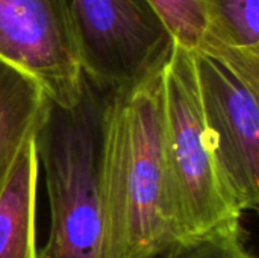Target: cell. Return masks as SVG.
Segmentation results:
<instances>
[{
    "instance_id": "obj_1",
    "label": "cell",
    "mask_w": 259,
    "mask_h": 258,
    "mask_svg": "<svg viewBox=\"0 0 259 258\" xmlns=\"http://www.w3.org/2000/svg\"><path fill=\"white\" fill-rule=\"evenodd\" d=\"M164 65L111 99L102 172V258H159L175 246L164 164Z\"/></svg>"
},
{
    "instance_id": "obj_2",
    "label": "cell",
    "mask_w": 259,
    "mask_h": 258,
    "mask_svg": "<svg viewBox=\"0 0 259 258\" xmlns=\"http://www.w3.org/2000/svg\"><path fill=\"white\" fill-rule=\"evenodd\" d=\"M112 94L83 78L74 106L62 108L49 100L35 134L50 208L49 239L38 258H102V172Z\"/></svg>"
},
{
    "instance_id": "obj_3",
    "label": "cell",
    "mask_w": 259,
    "mask_h": 258,
    "mask_svg": "<svg viewBox=\"0 0 259 258\" xmlns=\"http://www.w3.org/2000/svg\"><path fill=\"white\" fill-rule=\"evenodd\" d=\"M162 97L167 205L178 246L241 220V211L217 164L194 55L176 43L164 65Z\"/></svg>"
},
{
    "instance_id": "obj_4",
    "label": "cell",
    "mask_w": 259,
    "mask_h": 258,
    "mask_svg": "<svg viewBox=\"0 0 259 258\" xmlns=\"http://www.w3.org/2000/svg\"><path fill=\"white\" fill-rule=\"evenodd\" d=\"M83 78L109 93L162 67L175 40L149 0H68Z\"/></svg>"
},
{
    "instance_id": "obj_5",
    "label": "cell",
    "mask_w": 259,
    "mask_h": 258,
    "mask_svg": "<svg viewBox=\"0 0 259 258\" xmlns=\"http://www.w3.org/2000/svg\"><path fill=\"white\" fill-rule=\"evenodd\" d=\"M0 59L33 78L52 103L74 106L83 73L68 0H0Z\"/></svg>"
},
{
    "instance_id": "obj_6",
    "label": "cell",
    "mask_w": 259,
    "mask_h": 258,
    "mask_svg": "<svg viewBox=\"0 0 259 258\" xmlns=\"http://www.w3.org/2000/svg\"><path fill=\"white\" fill-rule=\"evenodd\" d=\"M206 128L240 211L259 205V91L203 52H193Z\"/></svg>"
},
{
    "instance_id": "obj_7",
    "label": "cell",
    "mask_w": 259,
    "mask_h": 258,
    "mask_svg": "<svg viewBox=\"0 0 259 258\" xmlns=\"http://www.w3.org/2000/svg\"><path fill=\"white\" fill-rule=\"evenodd\" d=\"M259 0H208L199 50L259 91Z\"/></svg>"
},
{
    "instance_id": "obj_8",
    "label": "cell",
    "mask_w": 259,
    "mask_h": 258,
    "mask_svg": "<svg viewBox=\"0 0 259 258\" xmlns=\"http://www.w3.org/2000/svg\"><path fill=\"white\" fill-rule=\"evenodd\" d=\"M49 99L39 84L0 59V195L23 148L35 137Z\"/></svg>"
},
{
    "instance_id": "obj_9",
    "label": "cell",
    "mask_w": 259,
    "mask_h": 258,
    "mask_svg": "<svg viewBox=\"0 0 259 258\" xmlns=\"http://www.w3.org/2000/svg\"><path fill=\"white\" fill-rule=\"evenodd\" d=\"M39 164L35 137L23 148L0 195V258H38L36 187Z\"/></svg>"
},
{
    "instance_id": "obj_10",
    "label": "cell",
    "mask_w": 259,
    "mask_h": 258,
    "mask_svg": "<svg viewBox=\"0 0 259 258\" xmlns=\"http://www.w3.org/2000/svg\"><path fill=\"white\" fill-rule=\"evenodd\" d=\"M167 24L176 44L199 50L205 27L208 0H149Z\"/></svg>"
},
{
    "instance_id": "obj_11",
    "label": "cell",
    "mask_w": 259,
    "mask_h": 258,
    "mask_svg": "<svg viewBox=\"0 0 259 258\" xmlns=\"http://www.w3.org/2000/svg\"><path fill=\"white\" fill-rule=\"evenodd\" d=\"M159 258H256L247 248L241 220L231 222L196 240L178 245Z\"/></svg>"
}]
</instances>
